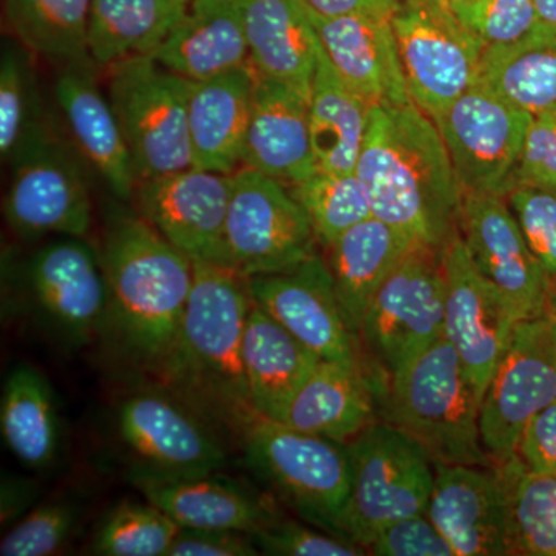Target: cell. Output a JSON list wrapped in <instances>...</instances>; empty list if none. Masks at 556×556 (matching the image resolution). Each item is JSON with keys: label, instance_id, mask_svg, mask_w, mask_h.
Masks as SVG:
<instances>
[{"label": "cell", "instance_id": "obj_43", "mask_svg": "<svg viewBox=\"0 0 556 556\" xmlns=\"http://www.w3.org/2000/svg\"><path fill=\"white\" fill-rule=\"evenodd\" d=\"M252 540L260 551L280 556H361L367 554L364 547L294 521H277L252 533Z\"/></svg>", "mask_w": 556, "mask_h": 556}, {"label": "cell", "instance_id": "obj_29", "mask_svg": "<svg viewBox=\"0 0 556 556\" xmlns=\"http://www.w3.org/2000/svg\"><path fill=\"white\" fill-rule=\"evenodd\" d=\"M375 393L361 365L320 361L298 391L283 422L332 441H353L375 415Z\"/></svg>", "mask_w": 556, "mask_h": 556}, {"label": "cell", "instance_id": "obj_13", "mask_svg": "<svg viewBox=\"0 0 556 556\" xmlns=\"http://www.w3.org/2000/svg\"><path fill=\"white\" fill-rule=\"evenodd\" d=\"M532 119L478 80L433 119L464 193L506 199Z\"/></svg>", "mask_w": 556, "mask_h": 556}, {"label": "cell", "instance_id": "obj_30", "mask_svg": "<svg viewBox=\"0 0 556 556\" xmlns=\"http://www.w3.org/2000/svg\"><path fill=\"white\" fill-rule=\"evenodd\" d=\"M415 243L382 219L369 217L329 244V273L357 339L369 300Z\"/></svg>", "mask_w": 556, "mask_h": 556}, {"label": "cell", "instance_id": "obj_31", "mask_svg": "<svg viewBox=\"0 0 556 556\" xmlns=\"http://www.w3.org/2000/svg\"><path fill=\"white\" fill-rule=\"evenodd\" d=\"M369 105L343 83L321 46L308 101L317 169L356 172L369 123Z\"/></svg>", "mask_w": 556, "mask_h": 556}, {"label": "cell", "instance_id": "obj_23", "mask_svg": "<svg viewBox=\"0 0 556 556\" xmlns=\"http://www.w3.org/2000/svg\"><path fill=\"white\" fill-rule=\"evenodd\" d=\"M241 166L291 188L314 175L317 163L311 141L308 100L303 94L257 76Z\"/></svg>", "mask_w": 556, "mask_h": 556}, {"label": "cell", "instance_id": "obj_26", "mask_svg": "<svg viewBox=\"0 0 556 556\" xmlns=\"http://www.w3.org/2000/svg\"><path fill=\"white\" fill-rule=\"evenodd\" d=\"M257 75L251 65L190 83L188 126L193 167L233 174L241 164Z\"/></svg>", "mask_w": 556, "mask_h": 556}, {"label": "cell", "instance_id": "obj_2", "mask_svg": "<svg viewBox=\"0 0 556 556\" xmlns=\"http://www.w3.org/2000/svg\"><path fill=\"white\" fill-rule=\"evenodd\" d=\"M110 291L109 320L135 356L169 361L193 285V262L141 217L118 211L101 249Z\"/></svg>", "mask_w": 556, "mask_h": 556}, {"label": "cell", "instance_id": "obj_6", "mask_svg": "<svg viewBox=\"0 0 556 556\" xmlns=\"http://www.w3.org/2000/svg\"><path fill=\"white\" fill-rule=\"evenodd\" d=\"M109 68V100L129 146L138 182L193 167L188 126L190 80L152 54Z\"/></svg>", "mask_w": 556, "mask_h": 556}, {"label": "cell", "instance_id": "obj_39", "mask_svg": "<svg viewBox=\"0 0 556 556\" xmlns=\"http://www.w3.org/2000/svg\"><path fill=\"white\" fill-rule=\"evenodd\" d=\"M38 102L30 64L20 50L7 47L0 60V153L11 160L33 127L38 126Z\"/></svg>", "mask_w": 556, "mask_h": 556}, {"label": "cell", "instance_id": "obj_9", "mask_svg": "<svg viewBox=\"0 0 556 556\" xmlns=\"http://www.w3.org/2000/svg\"><path fill=\"white\" fill-rule=\"evenodd\" d=\"M226 252L243 277L285 273L316 254L308 214L285 182L241 166L232 174Z\"/></svg>", "mask_w": 556, "mask_h": 556}, {"label": "cell", "instance_id": "obj_33", "mask_svg": "<svg viewBox=\"0 0 556 556\" xmlns=\"http://www.w3.org/2000/svg\"><path fill=\"white\" fill-rule=\"evenodd\" d=\"M190 0H91L89 53L100 67L153 54Z\"/></svg>", "mask_w": 556, "mask_h": 556}, {"label": "cell", "instance_id": "obj_47", "mask_svg": "<svg viewBox=\"0 0 556 556\" xmlns=\"http://www.w3.org/2000/svg\"><path fill=\"white\" fill-rule=\"evenodd\" d=\"M517 456L530 470L556 473V401L527 424Z\"/></svg>", "mask_w": 556, "mask_h": 556}, {"label": "cell", "instance_id": "obj_24", "mask_svg": "<svg viewBox=\"0 0 556 556\" xmlns=\"http://www.w3.org/2000/svg\"><path fill=\"white\" fill-rule=\"evenodd\" d=\"M131 481L181 529L237 530L252 535L273 515L251 493L214 473L170 475L139 466Z\"/></svg>", "mask_w": 556, "mask_h": 556}, {"label": "cell", "instance_id": "obj_8", "mask_svg": "<svg viewBox=\"0 0 556 556\" xmlns=\"http://www.w3.org/2000/svg\"><path fill=\"white\" fill-rule=\"evenodd\" d=\"M249 463L314 526L334 530L351 486L348 445L252 416L241 428Z\"/></svg>", "mask_w": 556, "mask_h": 556}, {"label": "cell", "instance_id": "obj_28", "mask_svg": "<svg viewBox=\"0 0 556 556\" xmlns=\"http://www.w3.org/2000/svg\"><path fill=\"white\" fill-rule=\"evenodd\" d=\"M243 361L252 408L258 416L283 422L289 404L321 358L252 303Z\"/></svg>", "mask_w": 556, "mask_h": 556}, {"label": "cell", "instance_id": "obj_32", "mask_svg": "<svg viewBox=\"0 0 556 556\" xmlns=\"http://www.w3.org/2000/svg\"><path fill=\"white\" fill-rule=\"evenodd\" d=\"M478 83L530 116L556 109V28L543 25L518 42L485 47Z\"/></svg>", "mask_w": 556, "mask_h": 556}, {"label": "cell", "instance_id": "obj_27", "mask_svg": "<svg viewBox=\"0 0 556 556\" xmlns=\"http://www.w3.org/2000/svg\"><path fill=\"white\" fill-rule=\"evenodd\" d=\"M152 56L190 83L249 65L241 0H190L185 16Z\"/></svg>", "mask_w": 556, "mask_h": 556}, {"label": "cell", "instance_id": "obj_49", "mask_svg": "<svg viewBox=\"0 0 556 556\" xmlns=\"http://www.w3.org/2000/svg\"><path fill=\"white\" fill-rule=\"evenodd\" d=\"M538 16L547 27L556 28V0H532Z\"/></svg>", "mask_w": 556, "mask_h": 556}, {"label": "cell", "instance_id": "obj_37", "mask_svg": "<svg viewBox=\"0 0 556 556\" xmlns=\"http://www.w3.org/2000/svg\"><path fill=\"white\" fill-rule=\"evenodd\" d=\"M295 199L308 214L318 243L328 248L345 230L372 217L367 189L351 174L317 169L306 181L292 188Z\"/></svg>", "mask_w": 556, "mask_h": 556}, {"label": "cell", "instance_id": "obj_34", "mask_svg": "<svg viewBox=\"0 0 556 556\" xmlns=\"http://www.w3.org/2000/svg\"><path fill=\"white\" fill-rule=\"evenodd\" d=\"M0 430L7 447L25 466L49 467L60 447V424L47 379L28 365L7 376L0 402Z\"/></svg>", "mask_w": 556, "mask_h": 556}, {"label": "cell", "instance_id": "obj_36", "mask_svg": "<svg viewBox=\"0 0 556 556\" xmlns=\"http://www.w3.org/2000/svg\"><path fill=\"white\" fill-rule=\"evenodd\" d=\"M497 467L507 486L511 555L556 556V473L530 470L518 456Z\"/></svg>", "mask_w": 556, "mask_h": 556}, {"label": "cell", "instance_id": "obj_5", "mask_svg": "<svg viewBox=\"0 0 556 556\" xmlns=\"http://www.w3.org/2000/svg\"><path fill=\"white\" fill-rule=\"evenodd\" d=\"M346 445L350 495L332 535L365 548L383 526L426 514L434 463L419 442L388 422L371 424Z\"/></svg>", "mask_w": 556, "mask_h": 556}, {"label": "cell", "instance_id": "obj_14", "mask_svg": "<svg viewBox=\"0 0 556 556\" xmlns=\"http://www.w3.org/2000/svg\"><path fill=\"white\" fill-rule=\"evenodd\" d=\"M445 277L444 336L484 399L490 380L521 318L477 268L459 229L442 251Z\"/></svg>", "mask_w": 556, "mask_h": 556}, {"label": "cell", "instance_id": "obj_42", "mask_svg": "<svg viewBox=\"0 0 556 556\" xmlns=\"http://www.w3.org/2000/svg\"><path fill=\"white\" fill-rule=\"evenodd\" d=\"M76 508L68 503H47L17 522L0 543L2 556L56 554L76 525Z\"/></svg>", "mask_w": 556, "mask_h": 556}, {"label": "cell", "instance_id": "obj_38", "mask_svg": "<svg viewBox=\"0 0 556 556\" xmlns=\"http://www.w3.org/2000/svg\"><path fill=\"white\" fill-rule=\"evenodd\" d=\"M181 527L152 503H123L94 533L91 552L102 556H167Z\"/></svg>", "mask_w": 556, "mask_h": 556}, {"label": "cell", "instance_id": "obj_50", "mask_svg": "<svg viewBox=\"0 0 556 556\" xmlns=\"http://www.w3.org/2000/svg\"><path fill=\"white\" fill-rule=\"evenodd\" d=\"M552 115H554L556 118V109L554 110V112H552Z\"/></svg>", "mask_w": 556, "mask_h": 556}, {"label": "cell", "instance_id": "obj_45", "mask_svg": "<svg viewBox=\"0 0 556 556\" xmlns=\"http://www.w3.org/2000/svg\"><path fill=\"white\" fill-rule=\"evenodd\" d=\"M517 188L556 190V118L552 113L535 116L530 123L511 177L510 190Z\"/></svg>", "mask_w": 556, "mask_h": 556}, {"label": "cell", "instance_id": "obj_10", "mask_svg": "<svg viewBox=\"0 0 556 556\" xmlns=\"http://www.w3.org/2000/svg\"><path fill=\"white\" fill-rule=\"evenodd\" d=\"M391 24L409 97L438 118L477 83L485 46L457 21L447 0H402Z\"/></svg>", "mask_w": 556, "mask_h": 556}, {"label": "cell", "instance_id": "obj_20", "mask_svg": "<svg viewBox=\"0 0 556 556\" xmlns=\"http://www.w3.org/2000/svg\"><path fill=\"white\" fill-rule=\"evenodd\" d=\"M118 428L139 464L161 473H214L225 466V452L214 434L161 394L127 397L118 409Z\"/></svg>", "mask_w": 556, "mask_h": 556}, {"label": "cell", "instance_id": "obj_44", "mask_svg": "<svg viewBox=\"0 0 556 556\" xmlns=\"http://www.w3.org/2000/svg\"><path fill=\"white\" fill-rule=\"evenodd\" d=\"M365 548L367 554L378 556H455L447 540L426 514L383 526Z\"/></svg>", "mask_w": 556, "mask_h": 556}, {"label": "cell", "instance_id": "obj_41", "mask_svg": "<svg viewBox=\"0 0 556 556\" xmlns=\"http://www.w3.org/2000/svg\"><path fill=\"white\" fill-rule=\"evenodd\" d=\"M527 243L543 269L556 306V190L517 188L506 197Z\"/></svg>", "mask_w": 556, "mask_h": 556}, {"label": "cell", "instance_id": "obj_7", "mask_svg": "<svg viewBox=\"0 0 556 556\" xmlns=\"http://www.w3.org/2000/svg\"><path fill=\"white\" fill-rule=\"evenodd\" d=\"M442 251L413 244L369 300L358 331L375 362L368 378H388L444 336Z\"/></svg>", "mask_w": 556, "mask_h": 556}, {"label": "cell", "instance_id": "obj_16", "mask_svg": "<svg viewBox=\"0 0 556 556\" xmlns=\"http://www.w3.org/2000/svg\"><path fill=\"white\" fill-rule=\"evenodd\" d=\"M232 174L190 169L142 179L135 190L138 211L192 262L229 266L226 217Z\"/></svg>", "mask_w": 556, "mask_h": 556}, {"label": "cell", "instance_id": "obj_18", "mask_svg": "<svg viewBox=\"0 0 556 556\" xmlns=\"http://www.w3.org/2000/svg\"><path fill=\"white\" fill-rule=\"evenodd\" d=\"M426 515L455 556L511 555L507 486L497 466L434 464Z\"/></svg>", "mask_w": 556, "mask_h": 556}, {"label": "cell", "instance_id": "obj_51", "mask_svg": "<svg viewBox=\"0 0 556 556\" xmlns=\"http://www.w3.org/2000/svg\"><path fill=\"white\" fill-rule=\"evenodd\" d=\"M552 311H554V313L556 314V306H554V309H552Z\"/></svg>", "mask_w": 556, "mask_h": 556}, {"label": "cell", "instance_id": "obj_35", "mask_svg": "<svg viewBox=\"0 0 556 556\" xmlns=\"http://www.w3.org/2000/svg\"><path fill=\"white\" fill-rule=\"evenodd\" d=\"M91 0H3L7 27L22 47L51 62L91 61Z\"/></svg>", "mask_w": 556, "mask_h": 556}, {"label": "cell", "instance_id": "obj_12", "mask_svg": "<svg viewBox=\"0 0 556 556\" xmlns=\"http://www.w3.org/2000/svg\"><path fill=\"white\" fill-rule=\"evenodd\" d=\"M556 401V314L518 321L490 380L481 413L482 445L495 466L517 456L527 424Z\"/></svg>", "mask_w": 556, "mask_h": 556}, {"label": "cell", "instance_id": "obj_3", "mask_svg": "<svg viewBox=\"0 0 556 556\" xmlns=\"http://www.w3.org/2000/svg\"><path fill=\"white\" fill-rule=\"evenodd\" d=\"M252 298L230 266L193 262V285L174 353L163 367L204 408L240 430L252 416L243 339Z\"/></svg>", "mask_w": 556, "mask_h": 556}, {"label": "cell", "instance_id": "obj_11", "mask_svg": "<svg viewBox=\"0 0 556 556\" xmlns=\"http://www.w3.org/2000/svg\"><path fill=\"white\" fill-rule=\"evenodd\" d=\"M11 181L3 212L22 239L46 236L86 239L91 200L86 178L67 149L39 123L11 156Z\"/></svg>", "mask_w": 556, "mask_h": 556}, {"label": "cell", "instance_id": "obj_40", "mask_svg": "<svg viewBox=\"0 0 556 556\" xmlns=\"http://www.w3.org/2000/svg\"><path fill=\"white\" fill-rule=\"evenodd\" d=\"M457 21L485 47L507 46L543 27L532 0H447Z\"/></svg>", "mask_w": 556, "mask_h": 556}, {"label": "cell", "instance_id": "obj_15", "mask_svg": "<svg viewBox=\"0 0 556 556\" xmlns=\"http://www.w3.org/2000/svg\"><path fill=\"white\" fill-rule=\"evenodd\" d=\"M459 233L471 260L521 320L552 311L551 289L504 197L464 193Z\"/></svg>", "mask_w": 556, "mask_h": 556}, {"label": "cell", "instance_id": "obj_21", "mask_svg": "<svg viewBox=\"0 0 556 556\" xmlns=\"http://www.w3.org/2000/svg\"><path fill=\"white\" fill-rule=\"evenodd\" d=\"M309 17L332 67L369 108L413 102L391 20L324 17L311 11Z\"/></svg>", "mask_w": 556, "mask_h": 556}, {"label": "cell", "instance_id": "obj_48", "mask_svg": "<svg viewBox=\"0 0 556 556\" xmlns=\"http://www.w3.org/2000/svg\"><path fill=\"white\" fill-rule=\"evenodd\" d=\"M311 13L324 17L394 16L402 0H303Z\"/></svg>", "mask_w": 556, "mask_h": 556}, {"label": "cell", "instance_id": "obj_46", "mask_svg": "<svg viewBox=\"0 0 556 556\" xmlns=\"http://www.w3.org/2000/svg\"><path fill=\"white\" fill-rule=\"evenodd\" d=\"M257 544L237 530L181 529L167 556H252Z\"/></svg>", "mask_w": 556, "mask_h": 556}, {"label": "cell", "instance_id": "obj_25", "mask_svg": "<svg viewBox=\"0 0 556 556\" xmlns=\"http://www.w3.org/2000/svg\"><path fill=\"white\" fill-rule=\"evenodd\" d=\"M241 9L255 75L285 84L309 101L320 40L305 2L241 0Z\"/></svg>", "mask_w": 556, "mask_h": 556}, {"label": "cell", "instance_id": "obj_22", "mask_svg": "<svg viewBox=\"0 0 556 556\" xmlns=\"http://www.w3.org/2000/svg\"><path fill=\"white\" fill-rule=\"evenodd\" d=\"M94 65L93 61L64 65L54 93L76 148L113 195L127 201L135 197L137 174L118 116L94 78Z\"/></svg>", "mask_w": 556, "mask_h": 556}, {"label": "cell", "instance_id": "obj_1", "mask_svg": "<svg viewBox=\"0 0 556 556\" xmlns=\"http://www.w3.org/2000/svg\"><path fill=\"white\" fill-rule=\"evenodd\" d=\"M356 175L372 217L416 243L444 249L459 229L463 186L437 123L415 102L369 110Z\"/></svg>", "mask_w": 556, "mask_h": 556}, {"label": "cell", "instance_id": "obj_17", "mask_svg": "<svg viewBox=\"0 0 556 556\" xmlns=\"http://www.w3.org/2000/svg\"><path fill=\"white\" fill-rule=\"evenodd\" d=\"M252 302L321 361L358 364L357 338L340 306L328 263L313 254L285 273L247 278Z\"/></svg>", "mask_w": 556, "mask_h": 556}, {"label": "cell", "instance_id": "obj_19", "mask_svg": "<svg viewBox=\"0 0 556 556\" xmlns=\"http://www.w3.org/2000/svg\"><path fill=\"white\" fill-rule=\"evenodd\" d=\"M28 281L43 316L68 339H90L109 320L110 291L101 252L80 237L40 248Z\"/></svg>", "mask_w": 556, "mask_h": 556}, {"label": "cell", "instance_id": "obj_4", "mask_svg": "<svg viewBox=\"0 0 556 556\" xmlns=\"http://www.w3.org/2000/svg\"><path fill=\"white\" fill-rule=\"evenodd\" d=\"M383 417L419 442L433 463L495 466L482 445V399L445 336L388 378H369Z\"/></svg>", "mask_w": 556, "mask_h": 556}]
</instances>
